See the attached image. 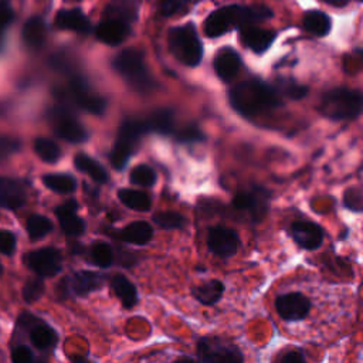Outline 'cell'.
Segmentation results:
<instances>
[{
	"label": "cell",
	"instance_id": "obj_31",
	"mask_svg": "<svg viewBox=\"0 0 363 363\" xmlns=\"http://www.w3.org/2000/svg\"><path fill=\"white\" fill-rule=\"evenodd\" d=\"M43 183L50 190L60 193V194H68L75 191L77 189V180L71 174L65 173H51L43 176Z\"/></svg>",
	"mask_w": 363,
	"mask_h": 363
},
{
	"label": "cell",
	"instance_id": "obj_2",
	"mask_svg": "<svg viewBox=\"0 0 363 363\" xmlns=\"http://www.w3.org/2000/svg\"><path fill=\"white\" fill-rule=\"evenodd\" d=\"M272 17L267 6H241L230 4L220 7L208 14L203 27L207 37H220L234 28L255 24Z\"/></svg>",
	"mask_w": 363,
	"mask_h": 363
},
{
	"label": "cell",
	"instance_id": "obj_28",
	"mask_svg": "<svg viewBox=\"0 0 363 363\" xmlns=\"http://www.w3.org/2000/svg\"><path fill=\"white\" fill-rule=\"evenodd\" d=\"M112 291L119 298L125 308H132L138 302V291L136 286L125 277V275H115L112 278Z\"/></svg>",
	"mask_w": 363,
	"mask_h": 363
},
{
	"label": "cell",
	"instance_id": "obj_18",
	"mask_svg": "<svg viewBox=\"0 0 363 363\" xmlns=\"http://www.w3.org/2000/svg\"><path fill=\"white\" fill-rule=\"evenodd\" d=\"M213 65L217 77L221 81L228 82L238 74L242 62H241L240 54L234 48L224 47L217 52Z\"/></svg>",
	"mask_w": 363,
	"mask_h": 363
},
{
	"label": "cell",
	"instance_id": "obj_15",
	"mask_svg": "<svg viewBox=\"0 0 363 363\" xmlns=\"http://www.w3.org/2000/svg\"><path fill=\"white\" fill-rule=\"evenodd\" d=\"M78 204L75 200L65 201L55 208V216L61 225V230L69 237H79L85 231V221L77 216Z\"/></svg>",
	"mask_w": 363,
	"mask_h": 363
},
{
	"label": "cell",
	"instance_id": "obj_26",
	"mask_svg": "<svg viewBox=\"0 0 363 363\" xmlns=\"http://www.w3.org/2000/svg\"><path fill=\"white\" fill-rule=\"evenodd\" d=\"M74 164L79 172L88 174L92 180L98 182V183H106L108 179H109L108 172L105 170V167L98 160H95L94 157H91L85 153L75 155Z\"/></svg>",
	"mask_w": 363,
	"mask_h": 363
},
{
	"label": "cell",
	"instance_id": "obj_39",
	"mask_svg": "<svg viewBox=\"0 0 363 363\" xmlns=\"http://www.w3.org/2000/svg\"><path fill=\"white\" fill-rule=\"evenodd\" d=\"M44 291H45L44 281L41 278H33V279H28L27 284L24 285L23 298L27 303H33L43 296Z\"/></svg>",
	"mask_w": 363,
	"mask_h": 363
},
{
	"label": "cell",
	"instance_id": "obj_10",
	"mask_svg": "<svg viewBox=\"0 0 363 363\" xmlns=\"http://www.w3.org/2000/svg\"><path fill=\"white\" fill-rule=\"evenodd\" d=\"M26 265L38 277H54L62 268V257L57 248L44 247L24 255Z\"/></svg>",
	"mask_w": 363,
	"mask_h": 363
},
{
	"label": "cell",
	"instance_id": "obj_43",
	"mask_svg": "<svg viewBox=\"0 0 363 363\" xmlns=\"http://www.w3.org/2000/svg\"><path fill=\"white\" fill-rule=\"evenodd\" d=\"M204 139L203 132L196 126V125H189L179 130L177 133V140L184 142V143H194V142H201Z\"/></svg>",
	"mask_w": 363,
	"mask_h": 363
},
{
	"label": "cell",
	"instance_id": "obj_20",
	"mask_svg": "<svg viewBox=\"0 0 363 363\" xmlns=\"http://www.w3.org/2000/svg\"><path fill=\"white\" fill-rule=\"evenodd\" d=\"M54 24L60 30H69L79 34H88L91 31V23L81 9L60 10Z\"/></svg>",
	"mask_w": 363,
	"mask_h": 363
},
{
	"label": "cell",
	"instance_id": "obj_19",
	"mask_svg": "<svg viewBox=\"0 0 363 363\" xmlns=\"http://www.w3.org/2000/svg\"><path fill=\"white\" fill-rule=\"evenodd\" d=\"M27 200V193L21 182L0 176V207L16 210Z\"/></svg>",
	"mask_w": 363,
	"mask_h": 363
},
{
	"label": "cell",
	"instance_id": "obj_41",
	"mask_svg": "<svg viewBox=\"0 0 363 363\" xmlns=\"http://www.w3.org/2000/svg\"><path fill=\"white\" fill-rule=\"evenodd\" d=\"M343 204L353 211H362V190L359 187L347 189L343 196Z\"/></svg>",
	"mask_w": 363,
	"mask_h": 363
},
{
	"label": "cell",
	"instance_id": "obj_8",
	"mask_svg": "<svg viewBox=\"0 0 363 363\" xmlns=\"http://www.w3.org/2000/svg\"><path fill=\"white\" fill-rule=\"evenodd\" d=\"M48 118L58 138L69 143H82L88 139L86 129L65 106L51 108L48 112Z\"/></svg>",
	"mask_w": 363,
	"mask_h": 363
},
{
	"label": "cell",
	"instance_id": "obj_40",
	"mask_svg": "<svg viewBox=\"0 0 363 363\" xmlns=\"http://www.w3.org/2000/svg\"><path fill=\"white\" fill-rule=\"evenodd\" d=\"M189 7V0H160L159 13L163 17H173L176 14L184 13Z\"/></svg>",
	"mask_w": 363,
	"mask_h": 363
},
{
	"label": "cell",
	"instance_id": "obj_13",
	"mask_svg": "<svg viewBox=\"0 0 363 363\" xmlns=\"http://www.w3.org/2000/svg\"><path fill=\"white\" fill-rule=\"evenodd\" d=\"M240 245L238 234L227 227L217 225L211 227L207 234V247L208 250L221 258L233 257Z\"/></svg>",
	"mask_w": 363,
	"mask_h": 363
},
{
	"label": "cell",
	"instance_id": "obj_30",
	"mask_svg": "<svg viewBox=\"0 0 363 363\" xmlns=\"http://www.w3.org/2000/svg\"><path fill=\"white\" fill-rule=\"evenodd\" d=\"M30 340L37 349L48 350L57 345V333L51 326L45 323H38L31 328Z\"/></svg>",
	"mask_w": 363,
	"mask_h": 363
},
{
	"label": "cell",
	"instance_id": "obj_36",
	"mask_svg": "<svg viewBox=\"0 0 363 363\" xmlns=\"http://www.w3.org/2000/svg\"><path fill=\"white\" fill-rule=\"evenodd\" d=\"M153 221L164 230H177L183 228L186 224V218L183 214L177 211H162L153 216Z\"/></svg>",
	"mask_w": 363,
	"mask_h": 363
},
{
	"label": "cell",
	"instance_id": "obj_25",
	"mask_svg": "<svg viewBox=\"0 0 363 363\" xmlns=\"http://www.w3.org/2000/svg\"><path fill=\"white\" fill-rule=\"evenodd\" d=\"M302 26L308 33L316 37H325L330 31L332 21L326 13L319 10H309L303 14Z\"/></svg>",
	"mask_w": 363,
	"mask_h": 363
},
{
	"label": "cell",
	"instance_id": "obj_6",
	"mask_svg": "<svg viewBox=\"0 0 363 363\" xmlns=\"http://www.w3.org/2000/svg\"><path fill=\"white\" fill-rule=\"evenodd\" d=\"M145 133H146V129L142 119H135V118L125 119V122L119 128L116 140L109 155L111 164L116 170H122L128 164L130 156L138 149L142 135Z\"/></svg>",
	"mask_w": 363,
	"mask_h": 363
},
{
	"label": "cell",
	"instance_id": "obj_49",
	"mask_svg": "<svg viewBox=\"0 0 363 363\" xmlns=\"http://www.w3.org/2000/svg\"><path fill=\"white\" fill-rule=\"evenodd\" d=\"M1 271H3V267H1V264H0V274H1Z\"/></svg>",
	"mask_w": 363,
	"mask_h": 363
},
{
	"label": "cell",
	"instance_id": "obj_14",
	"mask_svg": "<svg viewBox=\"0 0 363 363\" xmlns=\"http://www.w3.org/2000/svg\"><path fill=\"white\" fill-rule=\"evenodd\" d=\"M291 234L295 242L305 250H318L323 241L320 225L312 221H295L291 225Z\"/></svg>",
	"mask_w": 363,
	"mask_h": 363
},
{
	"label": "cell",
	"instance_id": "obj_9",
	"mask_svg": "<svg viewBox=\"0 0 363 363\" xmlns=\"http://www.w3.org/2000/svg\"><path fill=\"white\" fill-rule=\"evenodd\" d=\"M201 362H242L241 352L230 342L220 337H203L197 345Z\"/></svg>",
	"mask_w": 363,
	"mask_h": 363
},
{
	"label": "cell",
	"instance_id": "obj_21",
	"mask_svg": "<svg viewBox=\"0 0 363 363\" xmlns=\"http://www.w3.org/2000/svg\"><path fill=\"white\" fill-rule=\"evenodd\" d=\"M139 14V0H109L102 17L125 21L132 26Z\"/></svg>",
	"mask_w": 363,
	"mask_h": 363
},
{
	"label": "cell",
	"instance_id": "obj_1",
	"mask_svg": "<svg viewBox=\"0 0 363 363\" xmlns=\"http://www.w3.org/2000/svg\"><path fill=\"white\" fill-rule=\"evenodd\" d=\"M231 106L242 116H258L282 105L277 88L261 79H245L228 92Z\"/></svg>",
	"mask_w": 363,
	"mask_h": 363
},
{
	"label": "cell",
	"instance_id": "obj_44",
	"mask_svg": "<svg viewBox=\"0 0 363 363\" xmlns=\"http://www.w3.org/2000/svg\"><path fill=\"white\" fill-rule=\"evenodd\" d=\"M21 146V142L11 136L0 135V159H6L16 153Z\"/></svg>",
	"mask_w": 363,
	"mask_h": 363
},
{
	"label": "cell",
	"instance_id": "obj_3",
	"mask_svg": "<svg viewBox=\"0 0 363 363\" xmlns=\"http://www.w3.org/2000/svg\"><path fill=\"white\" fill-rule=\"evenodd\" d=\"M113 69L138 92H149L156 86L145 62V55L138 48H125L112 61Z\"/></svg>",
	"mask_w": 363,
	"mask_h": 363
},
{
	"label": "cell",
	"instance_id": "obj_42",
	"mask_svg": "<svg viewBox=\"0 0 363 363\" xmlns=\"http://www.w3.org/2000/svg\"><path fill=\"white\" fill-rule=\"evenodd\" d=\"M14 20V10L10 0H0V37Z\"/></svg>",
	"mask_w": 363,
	"mask_h": 363
},
{
	"label": "cell",
	"instance_id": "obj_46",
	"mask_svg": "<svg viewBox=\"0 0 363 363\" xmlns=\"http://www.w3.org/2000/svg\"><path fill=\"white\" fill-rule=\"evenodd\" d=\"M11 360L14 363H30L33 360V352L28 346L20 345L11 350Z\"/></svg>",
	"mask_w": 363,
	"mask_h": 363
},
{
	"label": "cell",
	"instance_id": "obj_33",
	"mask_svg": "<svg viewBox=\"0 0 363 363\" xmlns=\"http://www.w3.org/2000/svg\"><path fill=\"white\" fill-rule=\"evenodd\" d=\"M262 204L264 203L261 196L255 191H241L237 193L233 199V206L241 211H251L259 214Z\"/></svg>",
	"mask_w": 363,
	"mask_h": 363
},
{
	"label": "cell",
	"instance_id": "obj_16",
	"mask_svg": "<svg viewBox=\"0 0 363 363\" xmlns=\"http://www.w3.org/2000/svg\"><path fill=\"white\" fill-rule=\"evenodd\" d=\"M129 34L130 24L115 18H102L95 28L96 38L108 45H118L123 43Z\"/></svg>",
	"mask_w": 363,
	"mask_h": 363
},
{
	"label": "cell",
	"instance_id": "obj_29",
	"mask_svg": "<svg viewBox=\"0 0 363 363\" xmlns=\"http://www.w3.org/2000/svg\"><path fill=\"white\" fill-rule=\"evenodd\" d=\"M118 197L126 207L136 211H147L152 207V199L147 193L132 189H119Z\"/></svg>",
	"mask_w": 363,
	"mask_h": 363
},
{
	"label": "cell",
	"instance_id": "obj_23",
	"mask_svg": "<svg viewBox=\"0 0 363 363\" xmlns=\"http://www.w3.org/2000/svg\"><path fill=\"white\" fill-rule=\"evenodd\" d=\"M146 132H155L160 135H170L174 128L173 112L167 108L153 111L146 119H142Z\"/></svg>",
	"mask_w": 363,
	"mask_h": 363
},
{
	"label": "cell",
	"instance_id": "obj_38",
	"mask_svg": "<svg viewBox=\"0 0 363 363\" xmlns=\"http://www.w3.org/2000/svg\"><path fill=\"white\" fill-rule=\"evenodd\" d=\"M277 89L279 94H284L289 99H301L308 94V88L305 85L298 84L294 79H279Z\"/></svg>",
	"mask_w": 363,
	"mask_h": 363
},
{
	"label": "cell",
	"instance_id": "obj_24",
	"mask_svg": "<svg viewBox=\"0 0 363 363\" xmlns=\"http://www.w3.org/2000/svg\"><path fill=\"white\" fill-rule=\"evenodd\" d=\"M153 237V228L147 221H133L128 224L119 234V238L125 242L135 245H145Z\"/></svg>",
	"mask_w": 363,
	"mask_h": 363
},
{
	"label": "cell",
	"instance_id": "obj_35",
	"mask_svg": "<svg viewBox=\"0 0 363 363\" xmlns=\"http://www.w3.org/2000/svg\"><path fill=\"white\" fill-rule=\"evenodd\" d=\"M91 259L95 265L101 268H108L113 262V252L109 244L98 241L91 247Z\"/></svg>",
	"mask_w": 363,
	"mask_h": 363
},
{
	"label": "cell",
	"instance_id": "obj_45",
	"mask_svg": "<svg viewBox=\"0 0 363 363\" xmlns=\"http://www.w3.org/2000/svg\"><path fill=\"white\" fill-rule=\"evenodd\" d=\"M16 235L11 231L0 230V252L4 255H11L16 250Z\"/></svg>",
	"mask_w": 363,
	"mask_h": 363
},
{
	"label": "cell",
	"instance_id": "obj_34",
	"mask_svg": "<svg viewBox=\"0 0 363 363\" xmlns=\"http://www.w3.org/2000/svg\"><path fill=\"white\" fill-rule=\"evenodd\" d=\"M34 150L38 155V157L47 163H55L61 157L60 146L48 138L35 139Z\"/></svg>",
	"mask_w": 363,
	"mask_h": 363
},
{
	"label": "cell",
	"instance_id": "obj_11",
	"mask_svg": "<svg viewBox=\"0 0 363 363\" xmlns=\"http://www.w3.org/2000/svg\"><path fill=\"white\" fill-rule=\"evenodd\" d=\"M104 285L102 275L92 271H77L68 277H65L60 282V288L64 295L72 294L77 296H85L89 292L99 289Z\"/></svg>",
	"mask_w": 363,
	"mask_h": 363
},
{
	"label": "cell",
	"instance_id": "obj_12",
	"mask_svg": "<svg viewBox=\"0 0 363 363\" xmlns=\"http://www.w3.org/2000/svg\"><path fill=\"white\" fill-rule=\"evenodd\" d=\"M275 309L284 320L295 322L308 316L311 311V302L301 292H289L279 295L275 299Z\"/></svg>",
	"mask_w": 363,
	"mask_h": 363
},
{
	"label": "cell",
	"instance_id": "obj_37",
	"mask_svg": "<svg viewBox=\"0 0 363 363\" xmlns=\"http://www.w3.org/2000/svg\"><path fill=\"white\" fill-rule=\"evenodd\" d=\"M129 180L133 184L150 187L156 183V172L147 164H138L132 169Z\"/></svg>",
	"mask_w": 363,
	"mask_h": 363
},
{
	"label": "cell",
	"instance_id": "obj_27",
	"mask_svg": "<svg viewBox=\"0 0 363 363\" xmlns=\"http://www.w3.org/2000/svg\"><path fill=\"white\" fill-rule=\"evenodd\" d=\"M224 292V285L218 279H211L207 282H203L201 285L193 286L191 294L193 296L203 305H214L221 299V295Z\"/></svg>",
	"mask_w": 363,
	"mask_h": 363
},
{
	"label": "cell",
	"instance_id": "obj_48",
	"mask_svg": "<svg viewBox=\"0 0 363 363\" xmlns=\"http://www.w3.org/2000/svg\"><path fill=\"white\" fill-rule=\"evenodd\" d=\"M322 1H325L326 4L333 6V7H345L350 0H322Z\"/></svg>",
	"mask_w": 363,
	"mask_h": 363
},
{
	"label": "cell",
	"instance_id": "obj_17",
	"mask_svg": "<svg viewBox=\"0 0 363 363\" xmlns=\"http://www.w3.org/2000/svg\"><path fill=\"white\" fill-rule=\"evenodd\" d=\"M240 37H241L242 44L247 48H250L251 51H254L257 54H261V52H265L271 47L277 34H275V31H271L267 28H259V27H255L254 24H250V26H244L240 28Z\"/></svg>",
	"mask_w": 363,
	"mask_h": 363
},
{
	"label": "cell",
	"instance_id": "obj_7",
	"mask_svg": "<svg viewBox=\"0 0 363 363\" xmlns=\"http://www.w3.org/2000/svg\"><path fill=\"white\" fill-rule=\"evenodd\" d=\"M61 94L68 99H71L74 105H77L78 108L89 113L101 115L106 109L105 98L95 94L82 77H78V75L71 77L68 81V85Z\"/></svg>",
	"mask_w": 363,
	"mask_h": 363
},
{
	"label": "cell",
	"instance_id": "obj_22",
	"mask_svg": "<svg viewBox=\"0 0 363 363\" xmlns=\"http://www.w3.org/2000/svg\"><path fill=\"white\" fill-rule=\"evenodd\" d=\"M21 34H23V40L28 48L38 50L44 45V43L47 40V24L38 16L30 17L24 23Z\"/></svg>",
	"mask_w": 363,
	"mask_h": 363
},
{
	"label": "cell",
	"instance_id": "obj_5",
	"mask_svg": "<svg viewBox=\"0 0 363 363\" xmlns=\"http://www.w3.org/2000/svg\"><path fill=\"white\" fill-rule=\"evenodd\" d=\"M362 94L356 89L335 88L326 91L319 102V112L335 121L353 119L362 112Z\"/></svg>",
	"mask_w": 363,
	"mask_h": 363
},
{
	"label": "cell",
	"instance_id": "obj_32",
	"mask_svg": "<svg viewBox=\"0 0 363 363\" xmlns=\"http://www.w3.org/2000/svg\"><path fill=\"white\" fill-rule=\"evenodd\" d=\"M27 233L33 241L40 240L52 231V223L41 214H31L27 220Z\"/></svg>",
	"mask_w": 363,
	"mask_h": 363
},
{
	"label": "cell",
	"instance_id": "obj_4",
	"mask_svg": "<svg viewBox=\"0 0 363 363\" xmlns=\"http://www.w3.org/2000/svg\"><path fill=\"white\" fill-rule=\"evenodd\" d=\"M167 45L173 57L187 67L199 65L203 58V45L191 23L170 28L167 33Z\"/></svg>",
	"mask_w": 363,
	"mask_h": 363
},
{
	"label": "cell",
	"instance_id": "obj_47",
	"mask_svg": "<svg viewBox=\"0 0 363 363\" xmlns=\"http://www.w3.org/2000/svg\"><path fill=\"white\" fill-rule=\"evenodd\" d=\"M305 360L303 354L298 350H292V352H288L286 354H284L281 357V362L282 363H302Z\"/></svg>",
	"mask_w": 363,
	"mask_h": 363
}]
</instances>
